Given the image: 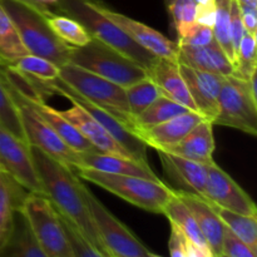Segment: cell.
<instances>
[{"mask_svg": "<svg viewBox=\"0 0 257 257\" xmlns=\"http://www.w3.org/2000/svg\"><path fill=\"white\" fill-rule=\"evenodd\" d=\"M230 22H231V39H232L235 55H237L238 47H240L241 39H242L243 33H245L242 17H241V9L237 0H231Z\"/></svg>", "mask_w": 257, "mask_h": 257, "instance_id": "60d3db41", "label": "cell"}, {"mask_svg": "<svg viewBox=\"0 0 257 257\" xmlns=\"http://www.w3.org/2000/svg\"><path fill=\"white\" fill-rule=\"evenodd\" d=\"M213 206L226 227L257 253V216L242 215L220 206Z\"/></svg>", "mask_w": 257, "mask_h": 257, "instance_id": "f1b7e54d", "label": "cell"}, {"mask_svg": "<svg viewBox=\"0 0 257 257\" xmlns=\"http://www.w3.org/2000/svg\"><path fill=\"white\" fill-rule=\"evenodd\" d=\"M14 23L29 54L39 55L58 67L69 62L73 47L60 40L48 25L45 14L15 0H0Z\"/></svg>", "mask_w": 257, "mask_h": 257, "instance_id": "277c9868", "label": "cell"}, {"mask_svg": "<svg viewBox=\"0 0 257 257\" xmlns=\"http://www.w3.org/2000/svg\"><path fill=\"white\" fill-rule=\"evenodd\" d=\"M0 63L5 67L12 68L17 72L22 73V74L38 78V79L50 80L59 77V67L50 60L39 57V55L27 54L13 60V62L0 60Z\"/></svg>", "mask_w": 257, "mask_h": 257, "instance_id": "4dcf8cb0", "label": "cell"}, {"mask_svg": "<svg viewBox=\"0 0 257 257\" xmlns=\"http://www.w3.org/2000/svg\"><path fill=\"white\" fill-rule=\"evenodd\" d=\"M157 153L162 162L163 172L172 185L177 187V191L206 198L207 165L193 162L163 151H157Z\"/></svg>", "mask_w": 257, "mask_h": 257, "instance_id": "2e32d148", "label": "cell"}, {"mask_svg": "<svg viewBox=\"0 0 257 257\" xmlns=\"http://www.w3.org/2000/svg\"><path fill=\"white\" fill-rule=\"evenodd\" d=\"M29 191L12 176L0 170V251L7 246L13 230L15 216Z\"/></svg>", "mask_w": 257, "mask_h": 257, "instance_id": "cb8c5ba5", "label": "cell"}, {"mask_svg": "<svg viewBox=\"0 0 257 257\" xmlns=\"http://www.w3.org/2000/svg\"><path fill=\"white\" fill-rule=\"evenodd\" d=\"M3 72H4V69H3ZM5 79H7L10 94H12L18 110H19L20 120H22L25 137H27L29 146H35L43 152L49 155L50 157L59 161L60 163L73 168V170L79 167V152L72 150L58 136V133L40 117L39 113L33 108L27 97L10 82L7 75H5Z\"/></svg>", "mask_w": 257, "mask_h": 257, "instance_id": "30bf717a", "label": "cell"}, {"mask_svg": "<svg viewBox=\"0 0 257 257\" xmlns=\"http://www.w3.org/2000/svg\"><path fill=\"white\" fill-rule=\"evenodd\" d=\"M197 4H210V3H213L215 0H195Z\"/></svg>", "mask_w": 257, "mask_h": 257, "instance_id": "f6af8a7d", "label": "cell"}, {"mask_svg": "<svg viewBox=\"0 0 257 257\" xmlns=\"http://www.w3.org/2000/svg\"><path fill=\"white\" fill-rule=\"evenodd\" d=\"M0 124L7 128L9 132H12L15 137L28 143L24 128H23L22 120H20L19 110L10 94L2 67H0Z\"/></svg>", "mask_w": 257, "mask_h": 257, "instance_id": "1f68e13d", "label": "cell"}, {"mask_svg": "<svg viewBox=\"0 0 257 257\" xmlns=\"http://www.w3.org/2000/svg\"><path fill=\"white\" fill-rule=\"evenodd\" d=\"M29 54L23 44L14 23L0 3V60L13 62Z\"/></svg>", "mask_w": 257, "mask_h": 257, "instance_id": "f546056e", "label": "cell"}, {"mask_svg": "<svg viewBox=\"0 0 257 257\" xmlns=\"http://www.w3.org/2000/svg\"><path fill=\"white\" fill-rule=\"evenodd\" d=\"M82 193L108 257L156 256V253L143 245L127 226L114 217L83 183Z\"/></svg>", "mask_w": 257, "mask_h": 257, "instance_id": "8fae6325", "label": "cell"}, {"mask_svg": "<svg viewBox=\"0 0 257 257\" xmlns=\"http://www.w3.org/2000/svg\"><path fill=\"white\" fill-rule=\"evenodd\" d=\"M64 236L68 241L70 250L74 257H103L102 253L94 248V246L88 241L84 233L74 225L70 220L59 213Z\"/></svg>", "mask_w": 257, "mask_h": 257, "instance_id": "d590c367", "label": "cell"}, {"mask_svg": "<svg viewBox=\"0 0 257 257\" xmlns=\"http://www.w3.org/2000/svg\"><path fill=\"white\" fill-rule=\"evenodd\" d=\"M215 23H213L212 32L213 38L220 44L223 52L232 62L235 67L236 55L233 49L232 39H231V22H230V8L231 0H215Z\"/></svg>", "mask_w": 257, "mask_h": 257, "instance_id": "d6a6232c", "label": "cell"}, {"mask_svg": "<svg viewBox=\"0 0 257 257\" xmlns=\"http://www.w3.org/2000/svg\"><path fill=\"white\" fill-rule=\"evenodd\" d=\"M213 32L212 28L198 24L197 22L186 32L183 37L178 38L177 44L188 45V47H202L212 42Z\"/></svg>", "mask_w": 257, "mask_h": 257, "instance_id": "ab89813d", "label": "cell"}, {"mask_svg": "<svg viewBox=\"0 0 257 257\" xmlns=\"http://www.w3.org/2000/svg\"><path fill=\"white\" fill-rule=\"evenodd\" d=\"M173 0H165V4H166V7H168V5L171 4V3H172Z\"/></svg>", "mask_w": 257, "mask_h": 257, "instance_id": "7dc6e473", "label": "cell"}, {"mask_svg": "<svg viewBox=\"0 0 257 257\" xmlns=\"http://www.w3.org/2000/svg\"><path fill=\"white\" fill-rule=\"evenodd\" d=\"M163 215L170 220L171 225L176 226L182 232V235L187 238L188 242L195 246L202 253L203 257H212L210 247H208L195 217L187 208V206L176 195V192L166 205Z\"/></svg>", "mask_w": 257, "mask_h": 257, "instance_id": "d4e9b609", "label": "cell"}, {"mask_svg": "<svg viewBox=\"0 0 257 257\" xmlns=\"http://www.w3.org/2000/svg\"><path fill=\"white\" fill-rule=\"evenodd\" d=\"M150 78L160 87L162 94L185 105L190 110H196L195 103L180 72V64L176 60L157 58L150 69Z\"/></svg>", "mask_w": 257, "mask_h": 257, "instance_id": "603a6c76", "label": "cell"}, {"mask_svg": "<svg viewBox=\"0 0 257 257\" xmlns=\"http://www.w3.org/2000/svg\"><path fill=\"white\" fill-rule=\"evenodd\" d=\"M212 123L257 136L256 72L248 80L233 74L226 75Z\"/></svg>", "mask_w": 257, "mask_h": 257, "instance_id": "52a82bcc", "label": "cell"}, {"mask_svg": "<svg viewBox=\"0 0 257 257\" xmlns=\"http://www.w3.org/2000/svg\"><path fill=\"white\" fill-rule=\"evenodd\" d=\"M206 200L233 212L257 216V207L252 198L216 162L207 165Z\"/></svg>", "mask_w": 257, "mask_h": 257, "instance_id": "4fadbf2b", "label": "cell"}, {"mask_svg": "<svg viewBox=\"0 0 257 257\" xmlns=\"http://www.w3.org/2000/svg\"><path fill=\"white\" fill-rule=\"evenodd\" d=\"M177 63L193 69L205 70L216 74L231 75L235 73L232 62L228 59L215 38L212 42L202 47H188V45L178 44Z\"/></svg>", "mask_w": 257, "mask_h": 257, "instance_id": "ffe728a7", "label": "cell"}, {"mask_svg": "<svg viewBox=\"0 0 257 257\" xmlns=\"http://www.w3.org/2000/svg\"><path fill=\"white\" fill-rule=\"evenodd\" d=\"M45 20L52 32L73 48H79L88 44L93 39L85 28L78 20L64 14H54L49 12L45 14Z\"/></svg>", "mask_w": 257, "mask_h": 257, "instance_id": "83f0119b", "label": "cell"}, {"mask_svg": "<svg viewBox=\"0 0 257 257\" xmlns=\"http://www.w3.org/2000/svg\"><path fill=\"white\" fill-rule=\"evenodd\" d=\"M15 2L23 3V4H27L29 7L34 8L38 12L43 13V14H48L50 12L49 5L44 2V0H15Z\"/></svg>", "mask_w": 257, "mask_h": 257, "instance_id": "7bdbcfd3", "label": "cell"}, {"mask_svg": "<svg viewBox=\"0 0 257 257\" xmlns=\"http://www.w3.org/2000/svg\"><path fill=\"white\" fill-rule=\"evenodd\" d=\"M170 255L173 257H203L202 253L188 242L176 226L171 225V237L168 241Z\"/></svg>", "mask_w": 257, "mask_h": 257, "instance_id": "74e56055", "label": "cell"}, {"mask_svg": "<svg viewBox=\"0 0 257 257\" xmlns=\"http://www.w3.org/2000/svg\"><path fill=\"white\" fill-rule=\"evenodd\" d=\"M59 78L78 94L107 110L135 133V118L131 114L124 88L70 63L59 67Z\"/></svg>", "mask_w": 257, "mask_h": 257, "instance_id": "5b68a950", "label": "cell"}, {"mask_svg": "<svg viewBox=\"0 0 257 257\" xmlns=\"http://www.w3.org/2000/svg\"><path fill=\"white\" fill-rule=\"evenodd\" d=\"M241 12H257V0H237Z\"/></svg>", "mask_w": 257, "mask_h": 257, "instance_id": "ee69618b", "label": "cell"}, {"mask_svg": "<svg viewBox=\"0 0 257 257\" xmlns=\"http://www.w3.org/2000/svg\"><path fill=\"white\" fill-rule=\"evenodd\" d=\"M19 212L47 257H74L64 236L59 212L43 193L28 192Z\"/></svg>", "mask_w": 257, "mask_h": 257, "instance_id": "ba28073f", "label": "cell"}, {"mask_svg": "<svg viewBox=\"0 0 257 257\" xmlns=\"http://www.w3.org/2000/svg\"><path fill=\"white\" fill-rule=\"evenodd\" d=\"M180 72L195 103L196 110L205 119L213 122L217 114L218 95L226 75L193 69L182 64H180Z\"/></svg>", "mask_w": 257, "mask_h": 257, "instance_id": "9a60e30c", "label": "cell"}, {"mask_svg": "<svg viewBox=\"0 0 257 257\" xmlns=\"http://www.w3.org/2000/svg\"><path fill=\"white\" fill-rule=\"evenodd\" d=\"M205 119L197 110H190L183 114L173 117L161 124L153 125L147 130L137 131L136 135L146 143L147 147L156 151H163L180 142L192 128Z\"/></svg>", "mask_w": 257, "mask_h": 257, "instance_id": "d6986e66", "label": "cell"}, {"mask_svg": "<svg viewBox=\"0 0 257 257\" xmlns=\"http://www.w3.org/2000/svg\"><path fill=\"white\" fill-rule=\"evenodd\" d=\"M186 112H190V109L186 108L185 105L171 99L167 95L161 94L150 107L146 108L141 114L135 118V133H137V131L147 130L153 125L161 124V123Z\"/></svg>", "mask_w": 257, "mask_h": 257, "instance_id": "4316f807", "label": "cell"}, {"mask_svg": "<svg viewBox=\"0 0 257 257\" xmlns=\"http://www.w3.org/2000/svg\"><path fill=\"white\" fill-rule=\"evenodd\" d=\"M55 7L62 14L78 20L93 39H97L125 57L131 58L150 72L157 57L141 47L109 18L99 12L93 0H58Z\"/></svg>", "mask_w": 257, "mask_h": 257, "instance_id": "7a4b0ae2", "label": "cell"}, {"mask_svg": "<svg viewBox=\"0 0 257 257\" xmlns=\"http://www.w3.org/2000/svg\"><path fill=\"white\" fill-rule=\"evenodd\" d=\"M213 123L203 119L190 131L180 142L163 150V152L172 153L193 162L210 165L213 161L215 138H213Z\"/></svg>", "mask_w": 257, "mask_h": 257, "instance_id": "7402d4cb", "label": "cell"}, {"mask_svg": "<svg viewBox=\"0 0 257 257\" xmlns=\"http://www.w3.org/2000/svg\"><path fill=\"white\" fill-rule=\"evenodd\" d=\"M0 170L12 176L30 192L43 193L33 163L30 146L0 124Z\"/></svg>", "mask_w": 257, "mask_h": 257, "instance_id": "7c38bea8", "label": "cell"}, {"mask_svg": "<svg viewBox=\"0 0 257 257\" xmlns=\"http://www.w3.org/2000/svg\"><path fill=\"white\" fill-rule=\"evenodd\" d=\"M19 217L15 216L14 230L8 241L7 246L0 251V255L20 257H47L38 243L34 233L30 230L27 220L22 212L18 211Z\"/></svg>", "mask_w": 257, "mask_h": 257, "instance_id": "484cf974", "label": "cell"}, {"mask_svg": "<svg viewBox=\"0 0 257 257\" xmlns=\"http://www.w3.org/2000/svg\"><path fill=\"white\" fill-rule=\"evenodd\" d=\"M215 2L210 4H197L196 9V22L198 24L206 25V27H213L215 23Z\"/></svg>", "mask_w": 257, "mask_h": 257, "instance_id": "b9f144b4", "label": "cell"}, {"mask_svg": "<svg viewBox=\"0 0 257 257\" xmlns=\"http://www.w3.org/2000/svg\"><path fill=\"white\" fill-rule=\"evenodd\" d=\"M72 104L73 107L70 109L59 110V113L79 131L83 137L87 138L92 143L95 150L103 153H108V155L120 156V157H128L136 160L87 110L83 109L77 103H72Z\"/></svg>", "mask_w": 257, "mask_h": 257, "instance_id": "e0dca14e", "label": "cell"}, {"mask_svg": "<svg viewBox=\"0 0 257 257\" xmlns=\"http://www.w3.org/2000/svg\"><path fill=\"white\" fill-rule=\"evenodd\" d=\"M221 257H257V253L253 252L242 240H240L226 227L223 233Z\"/></svg>", "mask_w": 257, "mask_h": 257, "instance_id": "f35d334b", "label": "cell"}, {"mask_svg": "<svg viewBox=\"0 0 257 257\" xmlns=\"http://www.w3.org/2000/svg\"><path fill=\"white\" fill-rule=\"evenodd\" d=\"M25 75V74H24ZM33 87L45 98V95L59 94L62 97L67 98L70 103H77L84 110H87L94 119H97L136 160L142 161V162H148L147 161V146L141 140L138 136L131 132L127 127L122 124L119 120L115 119L113 115H110L107 110L98 105L93 104L92 102L83 98L82 95L78 94L75 90H73L65 82H63L59 77L50 80L38 79V78L25 75Z\"/></svg>", "mask_w": 257, "mask_h": 257, "instance_id": "9c48e42d", "label": "cell"}, {"mask_svg": "<svg viewBox=\"0 0 257 257\" xmlns=\"http://www.w3.org/2000/svg\"><path fill=\"white\" fill-rule=\"evenodd\" d=\"M78 168H93V170L114 173V175L136 176V177L155 181L160 180L156 173L151 170L148 162H142V161L128 157H120V156L108 155V153L99 152V151L79 152V167Z\"/></svg>", "mask_w": 257, "mask_h": 257, "instance_id": "44dd1931", "label": "cell"}, {"mask_svg": "<svg viewBox=\"0 0 257 257\" xmlns=\"http://www.w3.org/2000/svg\"><path fill=\"white\" fill-rule=\"evenodd\" d=\"M256 35L245 30L236 55L233 75L248 80L256 72Z\"/></svg>", "mask_w": 257, "mask_h": 257, "instance_id": "e575fe53", "label": "cell"}, {"mask_svg": "<svg viewBox=\"0 0 257 257\" xmlns=\"http://www.w3.org/2000/svg\"><path fill=\"white\" fill-rule=\"evenodd\" d=\"M33 163L43 188L58 212L72 221L97 248L103 257H108L104 245L97 232L89 208L82 193V182L75 171L54 160L35 146H30Z\"/></svg>", "mask_w": 257, "mask_h": 257, "instance_id": "6da1fadb", "label": "cell"}, {"mask_svg": "<svg viewBox=\"0 0 257 257\" xmlns=\"http://www.w3.org/2000/svg\"><path fill=\"white\" fill-rule=\"evenodd\" d=\"M94 7L99 10L102 14L109 18L113 23L118 25L120 29L124 30L137 44L145 48L150 53H152L157 58H166V59L176 60L177 62L178 44L177 42L170 40L167 37L161 34L153 28L137 22L130 17L114 12L107 5L103 4L100 0H93Z\"/></svg>", "mask_w": 257, "mask_h": 257, "instance_id": "5bb4252c", "label": "cell"}, {"mask_svg": "<svg viewBox=\"0 0 257 257\" xmlns=\"http://www.w3.org/2000/svg\"><path fill=\"white\" fill-rule=\"evenodd\" d=\"M172 18L173 27L178 38L183 37L188 29L196 23V9L197 3L195 0H173L167 7Z\"/></svg>", "mask_w": 257, "mask_h": 257, "instance_id": "8d00e7d4", "label": "cell"}, {"mask_svg": "<svg viewBox=\"0 0 257 257\" xmlns=\"http://www.w3.org/2000/svg\"><path fill=\"white\" fill-rule=\"evenodd\" d=\"M125 97H127L128 107L133 118L143 112L147 107H150L161 94L160 87L151 79L150 77L124 88Z\"/></svg>", "mask_w": 257, "mask_h": 257, "instance_id": "836d02e7", "label": "cell"}, {"mask_svg": "<svg viewBox=\"0 0 257 257\" xmlns=\"http://www.w3.org/2000/svg\"><path fill=\"white\" fill-rule=\"evenodd\" d=\"M45 3H47L48 5H49V7H52V5H55V3L58 2V0H44Z\"/></svg>", "mask_w": 257, "mask_h": 257, "instance_id": "bcb514c9", "label": "cell"}, {"mask_svg": "<svg viewBox=\"0 0 257 257\" xmlns=\"http://www.w3.org/2000/svg\"><path fill=\"white\" fill-rule=\"evenodd\" d=\"M68 63L89 70L123 88L150 77V72L145 67L97 39H92L83 47L73 48Z\"/></svg>", "mask_w": 257, "mask_h": 257, "instance_id": "8992f818", "label": "cell"}, {"mask_svg": "<svg viewBox=\"0 0 257 257\" xmlns=\"http://www.w3.org/2000/svg\"><path fill=\"white\" fill-rule=\"evenodd\" d=\"M176 195L180 200L187 206L192 216L195 217L208 247H210L212 257H221V248H222L223 233H225V223L218 217L213 203L206 198L200 197L192 193L182 192L175 190Z\"/></svg>", "mask_w": 257, "mask_h": 257, "instance_id": "ac0fdd59", "label": "cell"}, {"mask_svg": "<svg viewBox=\"0 0 257 257\" xmlns=\"http://www.w3.org/2000/svg\"><path fill=\"white\" fill-rule=\"evenodd\" d=\"M78 177L99 186L103 190L118 196L122 200L152 213H162L175 190L162 181L148 180L136 176L114 175L93 168L74 170Z\"/></svg>", "mask_w": 257, "mask_h": 257, "instance_id": "3957f363", "label": "cell"}]
</instances>
